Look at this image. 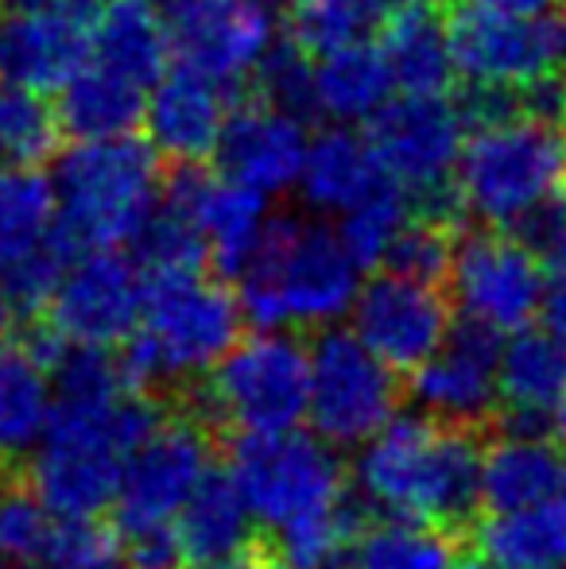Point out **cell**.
<instances>
[{
    "label": "cell",
    "mask_w": 566,
    "mask_h": 569,
    "mask_svg": "<svg viewBox=\"0 0 566 569\" xmlns=\"http://www.w3.org/2000/svg\"><path fill=\"white\" fill-rule=\"evenodd\" d=\"M310 54L299 51L295 43H276L265 54V62L257 67V86L268 101L291 109V113L307 117L310 113Z\"/></svg>",
    "instance_id": "obj_40"
},
{
    "label": "cell",
    "mask_w": 566,
    "mask_h": 569,
    "mask_svg": "<svg viewBox=\"0 0 566 569\" xmlns=\"http://www.w3.org/2000/svg\"><path fill=\"white\" fill-rule=\"evenodd\" d=\"M54 407L51 365L28 341H0V469H23L43 442Z\"/></svg>",
    "instance_id": "obj_26"
},
{
    "label": "cell",
    "mask_w": 566,
    "mask_h": 569,
    "mask_svg": "<svg viewBox=\"0 0 566 569\" xmlns=\"http://www.w3.org/2000/svg\"><path fill=\"white\" fill-rule=\"evenodd\" d=\"M458 569H505V566L489 562V558H474V562H458Z\"/></svg>",
    "instance_id": "obj_48"
},
{
    "label": "cell",
    "mask_w": 566,
    "mask_h": 569,
    "mask_svg": "<svg viewBox=\"0 0 566 569\" xmlns=\"http://www.w3.org/2000/svg\"><path fill=\"white\" fill-rule=\"evenodd\" d=\"M226 472L241 488L257 527L272 535L349 500V469L338 450L302 427L234 435Z\"/></svg>",
    "instance_id": "obj_8"
},
{
    "label": "cell",
    "mask_w": 566,
    "mask_h": 569,
    "mask_svg": "<svg viewBox=\"0 0 566 569\" xmlns=\"http://www.w3.org/2000/svg\"><path fill=\"white\" fill-rule=\"evenodd\" d=\"M175 542H179L182 566H241L260 547L257 519L245 503L241 488L226 472V465H214L182 511L175 516Z\"/></svg>",
    "instance_id": "obj_22"
},
{
    "label": "cell",
    "mask_w": 566,
    "mask_h": 569,
    "mask_svg": "<svg viewBox=\"0 0 566 569\" xmlns=\"http://www.w3.org/2000/svg\"><path fill=\"white\" fill-rule=\"evenodd\" d=\"M555 90H559V106L566 109V62H563V70H559V82H555Z\"/></svg>",
    "instance_id": "obj_49"
},
{
    "label": "cell",
    "mask_w": 566,
    "mask_h": 569,
    "mask_svg": "<svg viewBox=\"0 0 566 569\" xmlns=\"http://www.w3.org/2000/svg\"><path fill=\"white\" fill-rule=\"evenodd\" d=\"M430 4H435V0H430Z\"/></svg>",
    "instance_id": "obj_54"
},
{
    "label": "cell",
    "mask_w": 566,
    "mask_h": 569,
    "mask_svg": "<svg viewBox=\"0 0 566 569\" xmlns=\"http://www.w3.org/2000/svg\"><path fill=\"white\" fill-rule=\"evenodd\" d=\"M566 488V450L552 427H508L481 442L477 508L516 511Z\"/></svg>",
    "instance_id": "obj_20"
},
{
    "label": "cell",
    "mask_w": 566,
    "mask_h": 569,
    "mask_svg": "<svg viewBox=\"0 0 566 569\" xmlns=\"http://www.w3.org/2000/svg\"><path fill=\"white\" fill-rule=\"evenodd\" d=\"M245 333L234 287L206 268L143 276L140 322L113 349L129 391L159 396L167 383H198Z\"/></svg>",
    "instance_id": "obj_4"
},
{
    "label": "cell",
    "mask_w": 566,
    "mask_h": 569,
    "mask_svg": "<svg viewBox=\"0 0 566 569\" xmlns=\"http://www.w3.org/2000/svg\"><path fill=\"white\" fill-rule=\"evenodd\" d=\"M190 569H234V566H190ZM241 569V566H237Z\"/></svg>",
    "instance_id": "obj_51"
},
{
    "label": "cell",
    "mask_w": 566,
    "mask_h": 569,
    "mask_svg": "<svg viewBox=\"0 0 566 569\" xmlns=\"http://www.w3.org/2000/svg\"><path fill=\"white\" fill-rule=\"evenodd\" d=\"M229 86L198 74L190 67H167L143 93L148 143L156 156L175 159L179 167L202 163L218 148V136L229 117Z\"/></svg>",
    "instance_id": "obj_19"
},
{
    "label": "cell",
    "mask_w": 566,
    "mask_h": 569,
    "mask_svg": "<svg viewBox=\"0 0 566 569\" xmlns=\"http://www.w3.org/2000/svg\"><path fill=\"white\" fill-rule=\"evenodd\" d=\"M393 93L385 59L369 39L318 54L310 67V113L326 117L330 124H369Z\"/></svg>",
    "instance_id": "obj_28"
},
{
    "label": "cell",
    "mask_w": 566,
    "mask_h": 569,
    "mask_svg": "<svg viewBox=\"0 0 566 569\" xmlns=\"http://www.w3.org/2000/svg\"><path fill=\"white\" fill-rule=\"evenodd\" d=\"M210 469V427L195 411H163L156 430L125 453L121 485L109 503L117 539L175 527V516Z\"/></svg>",
    "instance_id": "obj_11"
},
{
    "label": "cell",
    "mask_w": 566,
    "mask_h": 569,
    "mask_svg": "<svg viewBox=\"0 0 566 569\" xmlns=\"http://www.w3.org/2000/svg\"><path fill=\"white\" fill-rule=\"evenodd\" d=\"M408 218H411V198L404 194L400 187L385 182V187H377L369 198H361L354 210L341 213L338 237L346 240V248L354 252V260L369 271V268H380L388 244H393L396 232L404 229V221Z\"/></svg>",
    "instance_id": "obj_36"
},
{
    "label": "cell",
    "mask_w": 566,
    "mask_h": 569,
    "mask_svg": "<svg viewBox=\"0 0 566 569\" xmlns=\"http://www.w3.org/2000/svg\"><path fill=\"white\" fill-rule=\"evenodd\" d=\"M552 427H555V438L566 442V388H563L559 403H555V411H552Z\"/></svg>",
    "instance_id": "obj_46"
},
{
    "label": "cell",
    "mask_w": 566,
    "mask_h": 569,
    "mask_svg": "<svg viewBox=\"0 0 566 569\" xmlns=\"http://www.w3.org/2000/svg\"><path fill=\"white\" fill-rule=\"evenodd\" d=\"M0 569H8V562H4V558H0Z\"/></svg>",
    "instance_id": "obj_53"
},
{
    "label": "cell",
    "mask_w": 566,
    "mask_h": 569,
    "mask_svg": "<svg viewBox=\"0 0 566 569\" xmlns=\"http://www.w3.org/2000/svg\"><path fill=\"white\" fill-rule=\"evenodd\" d=\"M380 59L388 67L396 93H446L454 82L446 16L430 0H400L380 23Z\"/></svg>",
    "instance_id": "obj_25"
},
{
    "label": "cell",
    "mask_w": 566,
    "mask_h": 569,
    "mask_svg": "<svg viewBox=\"0 0 566 569\" xmlns=\"http://www.w3.org/2000/svg\"><path fill=\"white\" fill-rule=\"evenodd\" d=\"M148 4H171V0H148Z\"/></svg>",
    "instance_id": "obj_52"
},
{
    "label": "cell",
    "mask_w": 566,
    "mask_h": 569,
    "mask_svg": "<svg viewBox=\"0 0 566 569\" xmlns=\"http://www.w3.org/2000/svg\"><path fill=\"white\" fill-rule=\"evenodd\" d=\"M241 569H295V566H287L284 558H276V555H257V550H252L241 562Z\"/></svg>",
    "instance_id": "obj_45"
},
{
    "label": "cell",
    "mask_w": 566,
    "mask_h": 569,
    "mask_svg": "<svg viewBox=\"0 0 566 569\" xmlns=\"http://www.w3.org/2000/svg\"><path fill=\"white\" fill-rule=\"evenodd\" d=\"M385 182L388 179L373 156L369 136L349 124H330L322 136H310L295 194L318 218H341Z\"/></svg>",
    "instance_id": "obj_24"
},
{
    "label": "cell",
    "mask_w": 566,
    "mask_h": 569,
    "mask_svg": "<svg viewBox=\"0 0 566 569\" xmlns=\"http://www.w3.org/2000/svg\"><path fill=\"white\" fill-rule=\"evenodd\" d=\"M469 117L446 93H400L369 120V148L393 187L443 218L454 206V167L466 143Z\"/></svg>",
    "instance_id": "obj_10"
},
{
    "label": "cell",
    "mask_w": 566,
    "mask_h": 569,
    "mask_svg": "<svg viewBox=\"0 0 566 569\" xmlns=\"http://www.w3.org/2000/svg\"><path fill=\"white\" fill-rule=\"evenodd\" d=\"M59 218L54 182L39 167L8 163L0 171V268L43 244Z\"/></svg>",
    "instance_id": "obj_33"
},
{
    "label": "cell",
    "mask_w": 566,
    "mask_h": 569,
    "mask_svg": "<svg viewBox=\"0 0 566 569\" xmlns=\"http://www.w3.org/2000/svg\"><path fill=\"white\" fill-rule=\"evenodd\" d=\"M252 330H326L349 315L365 268L326 221L268 218L249 260L234 271Z\"/></svg>",
    "instance_id": "obj_3"
},
{
    "label": "cell",
    "mask_w": 566,
    "mask_h": 569,
    "mask_svg": "<svg viewBox=\"0 0 566 569\" xmlns=\"http://www.w3.org/2000/svg\"><path fill=\"white\" fill-rule=\"evenodd\" d=\"M54 531L59 516L39 500L23 469H0V558L20 569L43 566Z\"/></svg>",
    "instance_id": "obj_34"
},
{
    "label": "cell",
    "mask_w": 566,
    "mask_h": 569,
    "mask_svg": "<svg viewBox=\"0 0 566 569\" xmlns=\"http://www.w3.org/2000/svg\"><path fill=\"white\" fill-rule=\"evenodd\" d=\"M310 345L295 330H252L195 383L190 411L234 435H276L307 422Z\"/></svg>",
    "instance_id": "obj_7"
},
{
    "label": "cell",
    "mask_w": 566,
    "mask_h": 569,
    "mask_svg": "<svg viewBox=\"0 0 566 569\" xmlns=\"http://www.w3.org/2000/svg\"><path fill=\"white\" fill-rule=\"evenodd\" d=\"M539 322L547 333H555L566 345V271H547V291L544 307H539Z\"/></svg>",
    "instance_id": "obj_42"
},
{
    "label": "cell",
    "mask_w": 566,
    "mask_h": 569,
    "mask_svg": "<svg viewBox=\"0 0 566 569\" xmlns=\"http://www.w3.org/2000/svg\"><path fill=\"white\" fill-rule=\"evenodd\" d=\"M75 252L78 248L62 237L59 221H54L51 237H47L43 244H36L31 252L16 256V260H8L4 268H0V279H4V291L16 307V318H28L31 322V318L43 315L47 299L54 295V287H59L62 271H67Z\"/></svg>",
    "instance_id": "obj_37"
},
{
    "label": "cell",
    "mask_w": 566,
    "mask_h": 569,
    "mask_svg": "<svg viewBox=\"0 0 566 569\" xmlns=\"http://www.w3.org/2000/svg\"><path fill=\"white\" fill-rule=\"evenodd\" d=\"M477 430L424 411L393 415L357 446L349 485L373 516L458 531L477 516Z\"/></svg>",
    "instance_id": "obj_1"
},
{
    "label": "cell",
    "mask_w": 566,
    "mask_h": 569,
    "mask_svg": "<svg viewBox=\"0 0 566 569\" xmlns=\"http://www.w3.org/2000/svg\"><path fill=\"white\" fill-rule=\"evenodd\" d=\"M307 143V120L276 106V101L260 98L229 109L214 159H218V171L237 179L241 187L257 190L265 198H280L299 182Z\"/></svg>",
    "instance_id": "obj_18"
},
{
    "label": "cell",
    "mask_w": 566,
    "mask_h": 569,
    "mask_svg": "<svg viewBox=\"0 0 566 569\" xmlns=\"http://www.w3.org/2000/svg\"><path fill=\"white\" fill-rule=\"evenodd\" d=\"M443 283H450L446 299L458 322L477 326L493 338H508L524 326H536L547 268L528 240L508 229L481 226V232H469L454 244Z\"/></svg>",
    "instance_id": "obj_12"
},
{
    "label": "cell",
    "mask_w": 566,
    "mask_h": 569,
    "mask_svg": "<svg viewBox=\"0 0 566 569\" xmlns=\"http://www.w3.org/2000/svg\"><path fill=\"white\" fill-rule=\"evenodd\" d=\"M566 388V345L544 326L500 338L497 415L508 427H552V411Z\"/></svg>",
    "instance_id": "obj_23"
},
{
    "label": "cell",
    "mask_w": 566,
    "mask_h": 569,
    "mask_svg": "<svg viewBox=\"0 0 566 569\" xmlns=\"http://www.w3.org/2000/svg\"><path fill=\"white\" fill-rule=\"evenodd\" d=\"M59 113L62 136L75 140H106V136H129L137 132L143 117V86L132 78L117 74V70L101 67V62H86L82 70L59 86Z\"/></svg>",
    "instance_id": "obj_30"
},
{
    "label": "cell",
    "mask_w": 566,
    "mask_h": 569,
    "mask_svg": "<svg viewBox=\"0 0 566 569\" xmlns=\"http://www.w3.org/2000/svg\"><path fill=\"white\" fill-rule=\"evenodd\" d=\"M497 349L500 338L477 326H450L446 341L408 372L411 403L430 419L481 430L497 415Z\"/></svg>",
    "instance_id": "obj_16"
},
{
    "label": "cell",
    "mask_w": 566,
    "mask_h": 569,
    "mask_svg": "<svg viewBox=\"0 0 566 569\" xmlns=\"http://www.w3.org/2000/svg\"><path fill=\"white\" fill-rule=\"evenodd\" d=\"M474 542L505 569H566V488L528 508L485 511Z\"/></svg>",
    "instance_id": "obj_29"
},
{
    "label": "cell",
    "mask_w": 566,
    "mask_h": 569,
    "mask_svg": "<svg viewBox=\"0 0 566 569\" xmlns=\"http://www.w3.org/2000/svg\"><path fill=\"white\" fill-rule=\"evenodd\" d=\"M90 62V20L62 4L23 8L4 20L0 36V78L28 90L54 93L75 70Z\"/></svg>",
    "instance_id": "obj_21"
},
{
    "label": "cell",
    "mask_w": 566,
    "mask_h": 569,
    "mask_svg": "<svg viewBox=\"0 0 566 569\" xmlns=\"http://www.w3.org/2000/svg\"><path fill=\"white\" fill-rule=\"evenodd\" d=\"M400 0H291L287 36L310 59L338 51L349 43H365L380 31Z\"/></svg>",
    "instance_id": "obj_32"
},
{
    "label": "cell",
    "mask_w": 566,
    "mask_h": 569,
    "mask_svg": "<svg viewBox=\"0 0 566 569\" xmlns=\"http://www.w3.org/2000/svg\"><path fill=\"white\" fill-rule=\"evenodd\" d=\"M143 271L121 248L75 252L59 287L47 299L43 322L62 345L117 349L140 322Z\"/></svg>",
    "instance_id": "obj_13"
},
{
    "label": "cell",
    "mask_w": 566,
    "mask_h": 569,
    "mask_svg": "<svg viewBox=\"0 0 566 569\" xmlns=\"http://www.w3.org/2000/svg\"><path fill=\"white\" fill-rule=\"evenodd\" d=\"M4 8H8V4L0 0V36H4Z\"/></svg>",
    "instance_id": "obj_50"
},
{
    "label": "cell",
    "mask_w": 566,
    "mask_h": 569,
    "mask_svg": "<svg viewBox=\"0 0 566 569\" xmlns=\"http://www.w3.org/2000/svg\"><path fill=\"white\" fill-rule=\"evenodd\" d=\"M62 124L47 93L0 78V156L8 163L39 167L59 156Z\"/></svg>",
    "instance_id": "obj_35"
},
{
    "label": "cell",
    "mask_w": 566,
    "mask_h": 569,
    "mask_svg": "<svg viewBox=\"0 0 566 569\" xmlns=\"http://www.w3.org/2000/svg\"><path fill=\"white\" fill-rule=\"evenodd\" d=\"M16 322H20V318H16V307H12V299H8V291H4V279H0V341L12 338Z\"/></svg>",
    "instance_id": "obj_44"
},
{
    "label": "cell",
    "mask_w": 566,
    "mask_h": 569,
    "mask_svg": "<svg viewBox=\"0 0 566 569\" xmlns=\"http://www.w3.org/2000/svg\"><path fill=\"white\" fill-rule=\"evenodd\" d=\"M163 202L198 232L206 260L229 276L249 260L272 218L268 210L272 198L241 187L221 171H202L198 163H187L171 182H163Z\"/></svg>",
    "instance_id": "obj_17"
},
{
    "label": "cell",
    "mask_w": 566,
    "mask_h": 569,
    "mask_svg": "<svg viewBox=\"0 0 566 569\" xmlns=\"http://www.w3.org/2000/svg\"><path fill=\"white\" fill-rule=\"evenodd\" d=\"M59 229L78 252L125 248L140 237L163 198V171L148 140L106 136L75 140L54 163Z\"/></svg>",
    "instance_id": "obj_5"
},
{
    "label": "cell",
    "mask_w": 566,
    "mask_h": 569,
    "mask_svg": "<svg viewBox=\"0 0 566 569\" xmlns=\"http://www.w3.org/2000/svg\"><path fill=\"white\" fill-rule=\"evenodd\" d=\"M458 542L454 531L411 519H385L357 527L349 547L330 569H458Z\"/></svg>",
    "instance_id": "obj_31"
},
{
    "label": "cell",
    "mask_w": 566,
    "mask_h": 569,
    "mask_svg": "<svg viewBox=\"0 0 566 569\" xmlns=\"http://www.w3.org/2000/svg\"><path fill=\"white\" fill-rule=\"evenodd\" d=\"M346 318L365 349L377 352L393 372L424 365L454 326L450 299L438 291V283H419L385 268L380 276L361 279Z\"/></svg>",
    "instance_id": "obj_15"
},
{
    "label": "cell",
    "mask_w": 566,
    "mask_h": 569,
    "mask_svg": "<svg viewBox=\"0 0 566 569\" xmlns=\"http://www.w3.org/2000/svg\"><path fill=\"white\" fill-rule=\"evenodd\" d=\"M454 78L493 101L552 98L566 62V12H500L466 0L446 16Z\"/></svg>",
    "instance_id": "obj_6"
},
{
    "label": "cell",
    "mask_w": 566,
    "mask_h": 569,
    "mask_svg": "<svg viewBox=\"0 0 566 569\" xmlns=\"http://www.w3.org/2000/svg\"><path fill=\"white\" fill-rule=\"evenodd\" d=\"M458 237L438 213H424V218H408L396 240L388 244L380 268L396 271V276L419 279V283H443L450 271V256Z\"/></svg>",
    "instance_id": "obj_38"
},
{
    "label": "cell",
    "mask_w": 566,
    "mask_h": 569,
    "mask_svg": "<svg viewBox=\"0 0 566 569\" xmlns=\"http://www.w3.org/2000/svg\"><path fill=\"white\" fill-rule=\"evenodd\" d=\"M90 59L148 90L171 67V31L148 0H101L90 20Z\"/></svg>",
    "instance_id": "obj_27"
},
{
    "label": "cell",
    "mask_w": 566,
    "mask_h": 569,
    "mask_svg": "<svg viewBox=\"0 0 566 569\" xmlns=\"http://www.w3.org/2000/svg\"><path fill=\"white\" fill-rule=\"evenodd\" d=\"M400 372L365 349L354 330L326 326L310 341L307 427L334 450H357L393 415H400Z\"/></svg>",
    "instance_id": "obj_9"
},
{
    "label": "cell",
    "mask_w": 566,
    "mask_h": 569,
    "mask_svg": "<svg viewBox=\"0 0 566 569\" xmlns=\"http://www.w3.org/2000/svg\"><path fill=\"white\" fill-rule=\"evenodd\" d=\"M4 4H12L16 12H23V8H43V4H59V0H4Z\"/></svg>",
    "instance_id": "obj_47"
},
{
    "label": "cell",
    "mask_w": 566,
    "mask_h": 569,
    "mask_svg": "<svg viewBox=\"0 0 566 569\" xmlns=\"http://www.w3.org/2000/svg\"><path fill=\"white\" fill-rule=\"evenodd\" d=\"M524 240L547 271H566V190H559L544 210H536V218L524 226Z\"/></svg>",
    "instance_id": "obj_41"
},
{
    "label": "cell",
    "mask_w": 566,
    "mask_h": 569,
    "mask_svg": "<svg viewBox=\"0 0 566 569\" xmlns=\"http://www.w3.org/2000/svg\"><path fill=\"white\" fill-rule=\"evenodd\" d=\"M485 8H500V12H547V8H559L563 0H474Z\"/></svg>",
    "instance_id": "obj_43"
},
{
    "label": "cell",
    "mask_w": 566,
    "mask_h": 569,
    "mask_svg": "<svg viewBox=\"0 0 566 569\" xmlns=\"http://www.w3.org/2000/svg\"><path fill=\"white\" fill-rule=\"evenodd\" d=\"M137 260L143 276L156 271H187V268H206V248L198 240V232L159 198L156 213L148 218V226L140 229V237L132 240Z\"/></svg>",
    "instance_id": "obj_39"
},
{
    "label": "cell",
    "mask_w": 566,
    "mask_h": 569,
    "mask_svg": "<svg viewBox=\"0 0 566 569\" xmlns=\"http://www.w3.org/2000/svg\"><path fill=\"white\" fill-rule=\"evenodd\" d=\"M474 101L454 167V206L485 229L520 232L566 190V136L536 101Z\"/></svg>",
    "instance_id": "obj_2"
},
{
    "label": "cell",
    "mask_w": 566,
    "mask_h": 569,
    "mask_svg": "<svg viewBox=\"0 0 566 569\" xmlns=\"http://www.w3.org/2000/svg\"><path fill=\"white\" fill-rule=\"evenodd\" d=\"M171 59L221 86L249 82L280 43L272 0H171Z\"/></svg>",
    "instance_id": "obj_14"
}]
</instances>
